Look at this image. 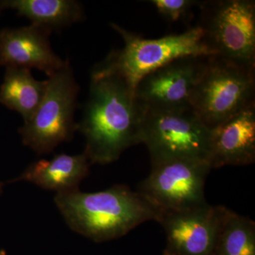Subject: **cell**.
<instances>
[{"label":"cell","instance_id":"cell-8","mask_svg":"<svg viewBox=\"0 0 255 255\" xmlns=\"http://www.w3.org/2000/svg\"><path fill=\"white\" fill-rule=\"evenodd\" d=\"M211 167L207 161L180 159L152 164L138 192L162 211H180L206 204L204 186Z\"/></svg>","mask_w":255,"mask_h":255},{"label":"cell","instance_id":"cell-19","mask_svg":"<svg viewBox=\"0 0 255 255\" xmlns=\"http://www.w3.org/2000/svg\"><path fill=\"white\" fill-rule=\"evenodd\" d=\"M0 255H6V253H5V251H3V250H1V251H0Z\"/></svg>","mask_w":255,"mask_h":255},{"label":"cell","instance_id":"cell-1","mask_svg":"<svg viewBox=\"0 0 255 255\" xmlns=\"http://www.w3.org/2000/svg\"><path fill=\"white\" fill-rule=\"evenodd\" d=\"M142 115L143 109L123 79L92 70L90 95L78 124L90 164L112 163L130 146L141 143Z\"/></svg>","mask_w":255,"mask_h":255},{"label":"cell","instance_id":"cell-5","mask_svg":"<svg viewBox=\"0 0 255 255\" xmlns=\"http://www.w3.org/2000/svg\"><path fill=\"white\" fill-rule=\"evenodd\" d=\"M211 134L191 109H143L140 140L148 149L152 164L180 159L208 162Z\"/></svg>","mask_w":255,"mask_h":255},{"label":"cell","instance_id":"cell-18","mask_svg":"<svg viewBox=\"0 0 255 255\" xmlns=\"http://www.w3.org/2000/svg\"><path fill=\"white\" fill-rule=\"evenodd\" d=\"M4 183L0 182V195H1V193H2L3 187H4Z\"/></svg>","mask_w":255,"mask_h":255},{"label":"cell","instance_id":"cell-12","mask_svg":"<svg viewBox=\"0 0 255 255\" xmlns=\"http://www.w3.org/2000/svg\"><path fill=\"white\" fill-rule=\"evenodd\" d=\"M255 160V105L211 130L208 162L211 169L248 165Z\"/></svg>","mask_w":255,"mask_h":255},{"label":"cell","instance_id":"cell-17","mask_svg":"<svg viewBox=\"0 0 255 255\" xmlns=\"http://www.w3.org/2000/svg\"><path fill=\"white\" fill-rule=\"evenodd\" d=\"M200 1L195 0H151L159 14L171 22L179 21L190 13L193 6Z\"/></svg>","mask_w":255,"mask_h":255},{"label":"cell","instance_id":"cell-11","mask_svg":"<svg viewBox=\"0 0 255 255\" xmlns=\"http://www.w3.org/2000/svg\"><path fill=\"white\" fill-rule=\"evenodd\" d=\"M50 31L36 25L0 30V65L36 68L48 77L60 70L63 60L52 49Z\"/></svg>","mask_w":255,"mask_h":255},{"label":"cell","instance_id":"cell-14","mask_svg":"<svg viewBox=\"0 0 255 255\" xmlns=\"http://www.w3.org/2000/svg\"><path fill=\"white\" fill-rule=\"evenodd\" d=\"M14 9L36 25L51 32L83 19L81 4L75 0H4L0 11Z\"/></svg>","mask_w":255,"mask_h":255},{"label":"cell","instance_id":"cell-15","mask_svg":"<svg viewBox=\"0 0 255 255\" xmlns=\"http://www.w3.org/2000/svg\"><path fill=\"white\" fill-rule=\"evenodd\" d=\"M46 87L47 80H36L31 70L6 68L0 88V103L21 114L26 123L41 103Z\"/></svg>","mask_w":255,"mask_h":255},{"label":"cell","instance_id":"cell-6","mask_svg":"<svg viewBox=\"0 0 255 255\" xmlns=\"http://www.w3.org/2000/svg\"><path fill=\"white\" fill-rule=\"evenodd\" d=\"M79 87L68 60L48 77L46 93L33 117L18 132L23 143L38 154L49 153L73 138L78 124L74 121Z\"/></svg>","mask_w":255,"mask_h":255},{"label":"cell","instance_id":"cell-4","mask_svg":"<svg viewBox=\"0 0 255 255\" xmlns=\"http://www.w3.org/2000/svg\"><path fill=\"white\" fill-rule=\"evenodd\" d=\"M255 68L210 55L193 95L191 110L212 130L255 105Z\"/></svg>","mask_w":255,"mask_h":255},{"label":"cell","instance_id":"cell-9","mask_svg":"<svg viewBox=\"0 0 255 255\" xmlns=\"http://www.w3.org/2000/svg\"><path fill=\"white\" fill-rule=\"evenodd\" d=\"M208 57H181L149 73L134 90L137 103L142 109L151 110L191 109Z\"/></svg>","mask_w":255,"mask_h":255},{"label":"cell","instance_id":"cell-3","mask_svg":"<svg viewBox=\"0 0 255 255\" xmlns=\"http://www.w3.org/2000/svg\"><path fill=\"white\" fill-rule=\"evenodd\" d=\"M110 25L123 38L124 46L112 51L93 71L120 77L133 92L144 77L177 58L215 55L204 42L199 26L180 34L147 39L116 23Z\"/></svg>","mask_w":255,"mask_h":255},{"label":"cell","instance_id":"cell-7","mask_svg":"<svg viewBox=\"0 0 255 255\" xmlns=\"http://www.w3.org/2000/svg\"><path fill=\"white\" fill-rule=\"evenodd\" d=\"M199 5V26L214 55L255 68V1L216 0Z\"/></svg>","mask_w":255,"mask_h":255},{"label":"cell","instance_id":"cell-13","mask_svg":"<svg viewBox=\"0 0 255 255\" xmlns=\"http://www.w3.org/2000/svg\"><path fill=\"white\" fill-rule=\"evenodd\" d=\"M90 162L85 152L70 155L62 153L51 159H40L30 164L19 177L9 182L25 181L46 190L58 193L77 190L90 172Z\"/></svg>","mask_w":255,"mask_h":255},{"label":"cell","instance_id":"cell-2","mask_svg":"<svg viewBox=\"0 0 255 255\" xmlns=\"http://www.w3.org/2000/svg\"><path fill=\"white\" fill-rule=\"evenodd\" d=\"M54 201L69 227L97 243L122 237L146 221H157L161 213L140 192L122 184L98 192L58 193Z\"/></svg>","mask_w":255,"mask_h":255},{"label":"cell","instance_id":"cell-10","mask_svg":"<svg viewBox=\"0 0 255 255\" xmlns=\"http://www.w3.org/2000/svg\"><path fill=\"white\" fill-rule=\"evenodd\" d=\"M229 211L208 203L192 209L161 211L157 222L167 238L163 255H213Z\"/></svg>","mask_w":255,"mask_h":255},{"label":"cell","instance_id":"cell-16","mask_svg":"<svg viewBox=\"0 0 255 255\" xmlns=\"http://www.w3.org/2000/svg\"><path fill=\"white\" fill-rule=\"evenodd\" d=\"M213 255H255V223L230 210Z\"/></svg>","mask_w":255,"mask_h":255}]
</instances>
